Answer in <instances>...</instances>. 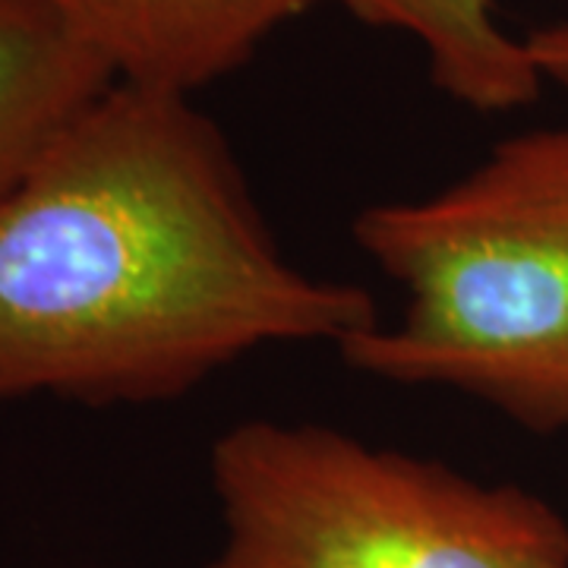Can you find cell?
Returning <instances> with one entry per match:
<instances>
[{
  "label": "cell",
  "instance_id": "cell-2",
  "mask_svg": "<svg viewBox=\"0 0 568 568\" xmlns=\"http://www.w3.org/2000/svg\"><path fill=\"white\" fill-rule=\"evenodd\" d=\"M351 234L405 294L395 323L338 347L354 373L566 433L568 123L508 136L439 193L366 205Z\"/></svg>",
  "mask_w": 568,
  "mask_h": 568
},
{
  "label": "cell",
  "instance_id": "cell-6",
  "mask_svg": "<svg viewBox=\"0 0 568 568\" xmlns=\"http://www.w3.org/2000/svg\"><path fill=\"white\" fill-rule=\"evenodd\" d=\"M354 20L402 32L420 44L429 80L474 111L530 104L544 77L525 39L503 32L489 0H338Z\"/></svg>",
  "mask_w": 568,
  "mask_h": 568
},
{
  "label": "cell",
  "instance_id": "cell-3",
  "mask_svg": "<svg viewBox=\"0 0 568 568\" xmlns=\"http://www.w3.org/2000/svg\"><path fill=\"white\" fill-rule=\"evenodd\" d=\"M209 484L222 540L203 568H568V521L544 496L338 426H227Z\"/></svg>",
  "mask_w": 568,
  "mask_h": 568
},
{
  "label": "cell",
  "instance_id": "cell-4",
  "mask_svg": "<svg viewBox=\"0 0 568 568\" xmlns=\"http://www.w3.org/2000/svg\"><path fill=\"white\" fill-rule=\"evenodd\" d=\"M123 82L193 95L237 73L282 26L325 0H41ZM338 3V0H335Z\"/></svg>",
  "mask_w": 568,
  "mask_h": 568
},
{
  "label": "cell",
  "instance_id": "cell-1",
  "mask_svg": "<svg viewBox=\"0 0 568 568\" xmlns=\"http://www.w3.org/2000/svg\"><path fill=\"white\" fill-rule=\"evenodd\" d=\"M379 323L282 253L193 95L118 80L0 196V405H164L275 345Z\"/></svg>",
  "mask_w": 568,
  "mask_h": 568
},
{
  "label": "cell",
  "instance_id": "cell-7",
  "mask_svg": "<svg viewBox=\"0 0 568 568\" xmlns=\"http://www.w3.org/2000/svg\"><path fill=\"white\" fill-rule=\"evenodd\" d=\"M530 61L547 82H559L568 89V20H556L534 29L525 39Z\"/></svg>",
  "mask_w": 568,
  "mask_h": 568
},
{
  "label": "cell",
  "instance_id": "cell-5",
  "mask_svg": "<svg viewBox=\"0 0 568 568\" xmlns=\"http://www.w3.org/2000/svg\"><path fill=\"white\" fill-rule=\"evenodd\" d=\"M114 82L111 63L48 3L0 0V196Z\"/></svg>",
  "mask_w": 568,
  "mask_h": 568
}]
</instances>
